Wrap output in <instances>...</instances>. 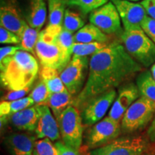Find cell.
Instances as JSON below:
<instances>
[{
  "mask_svg": "<svg viewBox=\"0 0 155 155\" xmlns=\"http://www.w3.org/2000/svg\"><path fill=\"white\" fill-rule=\"evenodd\" d=\"M74 99L75 98L65 89L62 92L50 94L45 105L51 109L56 119L68 106H73Z\"/></svg>",
  "mask_w": 155,
  "mask_h": 155,
  "instance_id": "obj_21",
  "label": "cell"
},
{
  "mask_svg": "<svg viewBox=\"0 0 155 155\" xmlns=\"http://www.w3.org/2000/svg\"><path fill=\"white\" fill-rule=\"evenodd\" d=\"M143 68L120 42L108 44L91 57L86 84L75 98L73 106L80 111L91 98L121 86L140 73Z\"/></svg>",
  "mask_w": 155,
  "mask_h": 155,
  "instance_id": "obj_1",
  "label": "cell"
},
{
  "mask_svg": "<svg viewBox=\"0 0 155 155\" xmlns=\"http://www.w3.org/2000/svg\"><path fill=\"white\" fill-rule=\"evenodd\" d=\"M151 142L150 146L141 155H155V139L150 138Z\"/></svg>",
  "mask_w": 155,
  "mask_h": 155,
  "instance_id": "obj_38",
  "label": "cell"
},
{
  "mask_svg": "<svg viewBox=\"0 0 155 155\" xmlns=\"http://www.w3.org/2000/svg\"><path fill=\"white\" fill-rule=\"evenodd\" d=\"M128 53L145 68L155 63V44L144 30H124L121 35Z\"/></svg>",
  "mask_w": 155,
  "mask_h": 155,
  "instance_id": "obj_4",
  "label": "cell"
},
{
  "mask_svg": "<svg viewBox=\"0 0 155 155\" xmlns=\"http://www.w3.org/2000/svg\"><path fill=\"white\" fill-rule=\"evenodd\" d=\"M40 117L35 130L37 138H48L52 141H59L61 139L59 127L57 119L52 114L51 109L47 105H40Z\"/></svg>",
  "mask_w": 155,
  "mask_h": 155,
  "instance_id": "obj_15",
  "label": "cell"
},
{
  "mask_svg": "<svg viewBox=\"0 0 155 155\" xmlns=\"http://www.w3.org/2000/svg\"><path fill=\"white\" fill-rule=\"evenodd\" d=\"M39 75L40 80L46 85L50 94L62 92L67 89L64 86L58 70L41 65Z\"/></svg>",
  "mask_w": 155,
  "mask_h": 155,
  "instance_id": "obj_22",
  "label": "cell"
},
{
  "mask_svg": "<svg viewBox=\"0 0 155 155\" xmlns=\"http://www.w3.org/2000/svg\"><path fill=\"white\" fill-rule=\"evenodd\" d=\"M110 37L91 23H88L74 34V42L79 43H107Z\"/></svg>",
  "mask_w": 155,
  "mask_h": 155,
  "instance_id": "obj_19",
  "label": "cell"
},
{
  "mask_svg": "<svg viewBox=\"0 0 155 155\" xmlns=\"http://www.w3.org/2000/svg\"><path fill=\"white\" fill-rule=\"evenodd\" d=\"M28 22L23 19L16 5L2 1L0 7V25L21 38Z\"/></svg>",
  "mask_w": 155,
  "mask_h": 155,
  "instance_id": "obj_14",
  "label": "cell"
},
{
  "mask_svg": "<svg viewBox=\"0 0 155 155\" xmlns=\"http://www.w3.org/2000/svg\"><path fill=\"white\" fill-rule=\"evenodd\" d=\"M36 136L12 132L4 139V143L11 155H33Z\"/></svg>",
  "mask_w": 155,
  "mask_h": 155,
  "instance_id": "obj_16",
  "label": "cell"
},
{
  "mask_svg": "<svg viewBox=\"0 0 155 155\" xmlns=\"http://www.w3.org/2000/svg\"><path fill=\"white\" fill-rule=\"evenodd\" d=\"M136 85L141 96L155 102V81L150 71H141L137 78Z\"/></svg>",
  "mask_w": 155,
  "mask_h": 155,
  "instance_id": "obj_23",
  "label": "cell"
},
{
  "mask_svg": "<svg viewBox=\"0 0 155 155\" xmlns=\"http://www.w3.org/2000/svg\"><path fill=\"white\" fill-rule=\"evenodd\" d=\"M127 1H129V2H139V1H143V0H127Z\"/></svg>",
  "mask_w": 155,
  "mask_h": 155,
  "instance_id": "obj_40",
  "label": "cell"
},
{
  "mask_svg": "<svg viewBox=\"0 0 155 155\" xmlns=\"http://www.w3.org/2000/svg\"><path fill=\"white\" fill-rule=\"evenodd\" d=\"M116 95L115 89H111L88 100L80 110L83 125L91 127L100 121L111 107Z\"/></svg>",
  "mask_w": 155,
  "mask_h": 155,
  "instance_id": "obj_10",
  "label": "cell"
},
{
  "mask_svg": "<svg viewBox=\"0 0 155 155\" xmlns=\"http://www.w3.org/2000/svg\"><path fill=\"white\" fill-rule=\"evenodd\" d=\"M151 142L150 135L127 134L89 152L88 155H141Z\"/></svg>",
  "mask_w": 155,
  "mask_h": 155,
  "instance_id": "obj_7",
  "label": "cell"
},
{
  "mask_svg": "<svg viewBox=\"0 0 155 155\" xmlns=\"http://www.w3.org/2000/svg\"><path fill=\"white\" fill-rule=\"evenodd\" d=\"M47 17L45 0H29L26 22L32 28L41 30Z\"/></svg>",
  "mask_w": 155,
  "mask_h": 155,
  "instance_id": "obj_18",
  "label": "cell"
},
{
  "mask_svg": "<svg viewBox=\"0 0 155 155\" xmlns=\"http://www.w3.org/2000/svg\"><path fill=\"white\" fill-rule=\"evenodd\" d=\"M55 146L57 150L58 155H80L79 152L68 147L62 141H55Z\"/></svg>",
  "mask_w": 155,
  "mask_h": 155,
  "instance_id": "obj_35",
  "label": "cell"
},
{
  "mask_svg": "<svg viewBox=\"0 0 155 155\" xmlns=\"http://www.w3.org/2000/svg\"><path fill=\"white\" fill-rule=\"evenodd\" d=\"M141 5L146 11L147 16L155 19V0H143Z\"/></svg>",
  "mask_w": 155,
  "mask_h": 155,
  "instance_id": "obj_37",
  "label": "cell"
},
{
  "mask_svg": "<svg viewBox=\"0 0 155 155\" xmlns=\"http://www.w3.org/2000/svg\"><path fill=\"white\" fill-rule=\"evenodd\" d=\"M32 90V87L23 89L19 91H11L7 93L5 96L2 97V100L5 101H12L21 99L25 98V96Z\"/></svg>",
  "mask_w": 155,
  "mask_h": 155,
  "instance_id": "obj_34",
  "label": "cell"
},
{
  "mask_svg": "<svg viewBox=\"0 0 155 155\" xmlns=\"http://www.w3.org/2000/svg\"><path fill=\"white\" fill-rule=\"evenodd\" d=\"M33 155H58V152L53 141L48 138H44L35 141Z\"/></svg>",
  "mask_w": 155,
  "mask_h": 155,
  "instance_id": "obj_30",
  "label": "cell"
},
{
  "mask_svg": "<svg viewBox=\"0 0 155 155\" xmlns=\"http://www.w3.org/2000/svg\"><path fill=\"white\" fill-rule=\"evenodd\" d=\"M150 72H151V74H152V75L153 78H154L155 81V63L153 64L152 66H151Z\"/></svg>",
  "mask_w": 155,
  "mask_h": 155,
  "instance_id": "obj_39",
  "label": "cell"
},
{
  "mask_svg": "<svg viewBox=\"0 0 155 155\" xmlns=\"http://www.w3.org/2000/svg\"><path fill=\"white\" fill-rule=\"evenodd\" d=\"M62 141L71 148L80 152L83 141V124L81 112L71 105L56 118Z\"/></svg>",
  "mask_w": 155,
  "mask_h": 155,
  "instance_id": "obj_6",
  "label": "cell"
},
{
  "mask_svg": "<svg viewBox=\"0 0 155 155\" xmlns=\"http://www.w3.org/2000/svg\"><path fill=\"white\" fill-rule=\"evenodd\" d=\"M0 42L1 44H19L21 42V38L13 32L1 26Z\"/></svg>",
  "mask_w": 155,
  "mask_h": 155,
  "instance_id": "obj_32",
  "label": "cell"
},
{
  "mask_svg": "<svg viewBox=\"0 0 155 155\" xmlns=\"http://www.w3.org/2000/svg\"><path fill=\"white\" fill-rule=\"evenodd\" d=\"M140 96L138 88L134 83L121 85L119 88L118 96L110 108L108 116L116 121L121 122L124 115L131 104Z\"/></svg>",
  "mask_w": 155,
  "mask_h": 155,
  "instance_id": "obj_13",
  "label": "cell"
},
{
  "mask_svg": "<svg viewBox=\"0 0 155 155\" xmlns=\"http://www.w3.org/2000/svg\"><path fill=\"white\" fill-rule=\"evenodd\" d=\"M39 72L35 57L22 50L0 61L2 86L9 91L32 87Z\"/></svg>",
  "mask_w": 155,
  "mask_h": 155,
  "instance_id": "obj_2",
  "label": "cell"
},
{
  "mask_svg": "<svg viewBox=\"0 0 155 155\" xmlns=\"http://www.w3.org/2000/svg\"><path fill=\"white\" fill-rule=\"evenodd\" d=\"M48 25L50 26H63L66 0H48Z\"/></svg>",
  "mask_w": 155,
  "mask_h": 155,
  "instance_id": "obj_24",
  "label": "cell"
},
{
  "mask_svg": "<svg viewBox=\"0 0 155 155\" xmlns=\"http://www.w3.org/2000/svg\"><path fill=\"white\" fill-rule=\"evenodd\" d=\"M107 43L90 42V43H79L75 42L73 47V56L88 57L93 55L107 46Z\"/></svg>",
  "mask_w": 155,
  "mask_h": 155,
  "instance_id": "obj_26",
  "label": "cell"
},
{
  "mask_svg": "<svg viewBox=\"0 0 155 155\" xmlns=\"http://www.w3.org/2000/svg\"><path fill=\"white\" fill-rule=\"evenodd\" d=\"M34 105L33 100L29 96L12 101H2L0 104L1 127H2L4 125L7 124V120L12 115Z\"/></svg>",
  "mask_w": 155,
  "mask_h": 155,
  "instance_id": "obj_20",
  "label": "cell"
},
{
  "mask_svg": "<svg viewBox=\"0 0 155 155\" xmlns=\"http://www.w3.org/2000/svg\"><path fill=\"white\" fill-rule=\"evenodd\" d=\"M89 62L88 57L73 56L71 61L60 73L64 86L73 96H77L80 94L86 84Z\"/></svg>",
  "mask_w": 155,
  "mask_h": 155,
  "instance_id": "obj_8",
  "label": "cell"
},
{
  "mask_svg": "<svg viewBox=\"0 0 155 155\" xmlns=\"http://www.w3.org/2000/svg\"><path fill=\"white\" fill-rule=\"evenodd\" d=\"M50 92L46 85L41 80L32 88L29 95L35 103V105H45Z\"/></svg>",
  "mask_w": 155,
  "mask_h": 155,
  "instance_id": "obj_29",
  "label": "cell"
},
{
  "mask_svg": "<svg viewBox=\"0 0 155 155\" xmlns=\"http://www.w3.org/2000/svg\"><path fill=\"white\" fill-rule=\"evenodd\" d=\"M40 32V30L32 28L27 24L21 37V42L19 45L22 50L28 52L33 55H35V47Z\"/></svg>",
  "mask_w": 155,
  "mask_h": 155,
  "instance_id": "obj_25",
  "label": "cell"
},
{
  "mask_svg": "<svg viewBox=\"0 0 155 155\" xmlns=\"http://www.w3.org/2000/svg\"><path fill=\"white\" fill-rule=\"evenodd\" d=\"M58 40L64 49L73 55V47L75 43L73 33L63 28V30L58 35Z\"/></svg>",
  "mask_w": 155,
  "mask_h": 155,
  "instance_id": "obj_31",
  "label": "cell"
},
{
  "mask_svg": "<svg viewBox=\"0 0 155 155\" xmlns=\"http://www.w3.org/2000/svg\"><path fill=\"white\" fill-rule=\"evenodd\" d=\"M116 6L121 18L124 30H141V25L147 14L141 3L127 0H111Z\"/></svg>",
  "mask_w": 155,
  "mask_h": 155,
  "instance_id": "obj_12",
  "label": "cell"
},
{
  "mask_svg": "<svg viewBox=\"0 0 155 155\" xmlns=\"http://www.w3.org/2000/svg\"><path fill=\"white\" fill-rule=\"evenodd\" d=\"M121 134V122L106 116L89 128L85 138V144L87 149L94 150L109 144Z\"/></svg>",
  "mask_w": 155,
  "mask_h": 155,
  "instance_id": "obj_9",
  "label": "cell"
},
{
  "mask_svg": "<svg viewBox=\"0 0 155 155\" xmlns=\"http://www.w3.org/2000/svg\"><path fill=\"white\" fill-rule=\"evenodd\" d=\"M85 25L84 20L80 15L70 9H66L64 15L63 28L71 32H76Z\"/></svg>",
  "mask_w": 155,
  "mask_h": 155,
  "instance_id": "obj_27",
  "label": "cell"
},
{
  "mask_svg": "<svg viewBox=\"0 0 155 155\" xmlns=\"http://www.w3.org/2000/svg\"><path fill=\"white\" fill-rule=\"evenodd\" d=\"M155 115V102L140 96L131 104L121 121V133L131 134L142 130Z\"/></svg>",
  "mask_w": 155,
  "mask_h": 155,
  "instance_id": "obj_5",
  "label": "cell"
},
{
  "mask_svg": "<svg viewBox=\"0 0 155 155\" xmlns=\"http://www.w3.org/2000/svg\"><path fill=\"white\" fill-rule=\"evenodd\" d=\"M40 117V106L34 105L12 115L7 120V124L16 130L35 131Z\"/></svg>",
  "mask_w": 155,
  "mask_h": 155,
  "instance_id": "obj_17",
  "label": "cell"
},
{
  "mask_svg": "<svg viewBox=\"0 0 155 155\" xmlns=\"http://www.w3.org/2000/svg\"><path fill=\"white\" fill-rule=\"evenodd\" d=\"M141 29L155 44V19L147 16L142 22Z\"/></svg>",
  "mask_w": 155,
  "mask_h": 155,
  "instance_id": "obj_33",
  "label": "cell"
},
{
  "mask_svg": "<svg viewBox=\"0 0 155 155\" xmlns=\"http://www.w3.org/2000/svg\"><path fill=\"white\" fill-rule=\"evenodd\" d=\"M22 50L20 45L18 46H5L0 49V61L5 59L6 58L14 55L18 50Z\"/></svg>",
  "mask_w": 155,
  "mask_h": 155,
  "instance_id": "obj_36",
  "label": "cell"
},
{
  "mask_svg": "<svg viewBox=\"0 0 155 155\" xmlns=\"http://www.w3.org/2000/svg\"><path fill=\"white\" fill-rule=\"evenodd\" d=\"M66 2L67 5L78 8L83 14H90L108 2V0H66Z\"/></svg>",
  "mask_w": 155,
  "mask_h": 155,
  "instance_id": "obj_28",
  "label": "cell"
},
{
  "mask_svg": "<svg viewBox=\"0 0 155 155\" xmlns=\"http://www.w3.org/2000/svg\"><path fill=\"white\" fill-rule=\"evenodd\" d=\"M63 26L47 25L40 31L35 47V55L42 66L58 70L59 73L72 59L73 55L63 48L58 40V35Z\"/></svg>",
  "mask_w": 155,
  "mask_h": 155,
  "instance_id": "obj_3",
  "label": "cell"
},
{
  "mask_svg": "<svg viewBox=\"0 0 155 155\" xmlns=\"http://www.w3.org/2000/svg\"><path fill=\"white\" fill-rule=\"evenodd\" d=\"M89 21L108 35H121L124 32L119 14L111 1L91 12L89 15Z\"/></svg>",
  "mask_w": 155,
  "mask_h": 155,
  "instance_id": "obj_11",
  "label": "cell"
}]
</instances>
